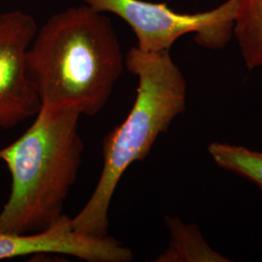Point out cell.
Returning a JSON list of instances; mask_svg holds the SVG:
<instances>
[{
	"instance_id": "277c9868",
	"label": "cell",
	"mask_w": 262,
	"mask_h": 262,
	"mask_svg": "<svg viewBox=\"0 0 262 262\" xmlns=\"http://www.w3.org/2000/svg\"><path fill=\"white\" fill-rule=\"evenodd\" d=\"M85 5L113 14L130 27L137 48L145 52L170 51L179 38L195 33L197 44L208 49L225 47L233 34L239 0H227L215 9L182 14L166 3L145 0H83Z\"/></svg>"
},
{
	"instance_id": "5b68a950",
	"label": "cell",
	"mask_w": 262,
	"mask_h": 262,
	"mask_svg": "<svg viewBox=\"0 0 262 262\" xmlns=\"http://www.w3.org/2000/svg\"><path fill=\"white\" fill-rule=\"evenodd\" d=\"M37 29L24 11L0 14V129L13 128L40 110L27 69V53Z\"/></svg>"
},
{
	"instance_id": "52a82bcc",
	"label": "cell",
	"mask_w": 262,
	"mask_h": 262,
	"mask_svg": "<svg viewBox=\"0 0 262 262\" xmlns=\"http://www.w3.org/2000/svg\"><path fill=\"white\" fill-rule=\"evenodd\" d=\"M166 223L170 243L157 261H226L209 248L196 226L184 225L177 217H167Z\"/></svg>"
},
{
	"instance_id": "8992f818",
	"label": "cell",
	"mask_w": 262,
	"mask_h": 262,
	"mask_svg": "<svg viewBox=\"0 0 262 262\" xmlns=\"http://www.w3.org/2000/svg\"><path fill=\"white\" fill-rule=\"evenodd\" d=\"M43 253L69 255L88 262H128L133 257L128 248L111 236H92L77 231L71 217L66 214L39 232L0 233V260Z\"/></svg>"
},
{
	"instance_id": "ba28073f",
	"label": "cell",
	"mask_w": 262,
	"mask_h": 262,
	"mask_svg": "<svg viewBox=\"0 0 262 262\" xmlns=\"http://www.w3.org/2000/svg\"><path fill=\"white\" fill-rule=\"evenodd\" d=\"M233 34L249 69H262V0H239Z\"/></svg>"
},
{
	"instance_id": "9c48e42d",
	"label": "cell",
	"mask_w": 262,
	"mask_h": 262,
	"mask_svg": "<svg viewBox=\"0 0 262 262\" xmlns=\"http://www.w3.org/2000/svg\"><path fill=\"white\" fill-rule=\"evenodd\" d=\"M208 150L217 166L248 179L262 192L261 151L219 142L212 143Z\"/></svg>"
},
{
	"instance_id": "7a4b0ae2",
	"label": "cell",
	"mask_w": 262,
	"mask_h": 262,
	"mask_svg": "<svg viewBox=\"0 0 262 262\" xmlns=\"http://www.w3.org/2000/svg\"><path fill=\"white\" fill-rule=\"evenodd\" d=\"M80 117L73 109L41 106L28 129L0 148V161L11 176L9 197L0 211V233L39 232L64 215L83 160Z\"/></svg>"
},
{
	"instance_id": "6da1fadb",
	"label": "cell",
	"mask_w": 262,
	"mask_h": 262,
	"mask_svg": "<svg viewBox=\"0 0 262 262\" xmlns=\"http://www.w3.org/2000/svg\"><path fill=\"white\" fill-rule=\"evenodd\" d=\"M124 67L111 19L85 4L50 17L27 53L28 77L41 106L81 116L103 109Z\"/></svg>"
},
{
	"instance_id": "3957f363",
	"label": "cell",
	"mask_w": 262,
	"mask_h": 262,
	"mask_svg": "<svg viewBox=\"0 0 262 262\" xmlns=\"http://www.w3.org/2000/svg\"><path fill=\"white\" fill-rule=\"evenodd\" d=\"M169 52L133 47L124 56L125 68L138 79L136 98L125 120L104 138L100 177L84 206L71 217L81 233L108 234L109 209L123 174L147 158L159 135L186 110L187 83Z\"/></svg>"
}]
</instances>
